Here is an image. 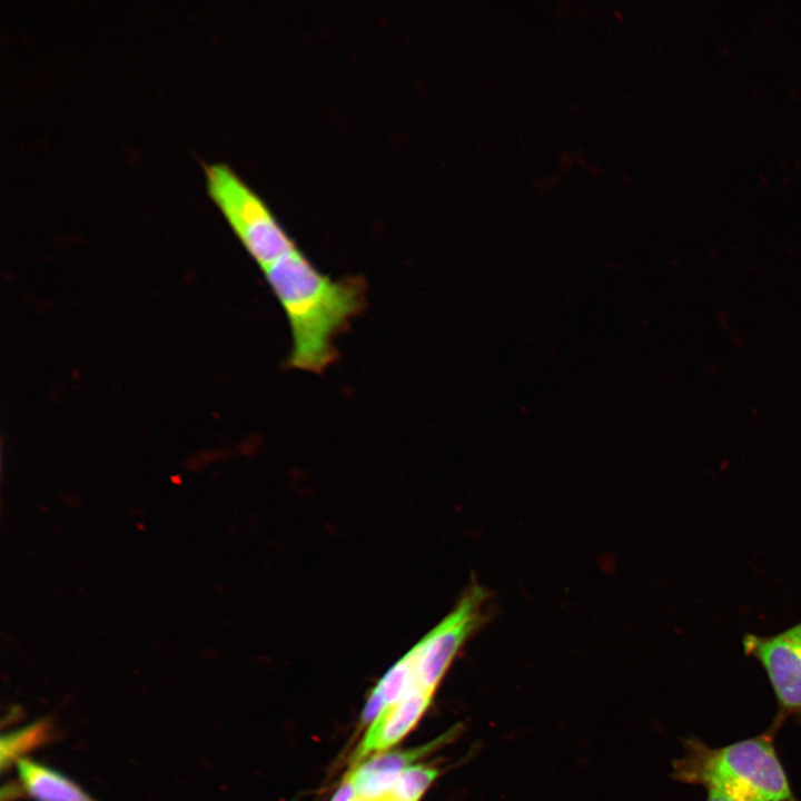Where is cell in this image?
Masks as SVG:
<instances>
[{
	"mask_svg": "<svg viewBox=\"0 0 801 801\" xmlns=\"http://www.w3.org/2000/svg\"><path fill=\"white\" fill-rule=\"evenodd\" d=\"M289 324L287 365L320 374L337 358L335 338L365 307V283L334 279L297 247L261 269Z\"/></svg>",
	"mask_w": 801,
	"mask_h": 801,
	"instance_id": "6da1fadb",
	"label": "cell"
},
{
	"mask_svg": "<svg viewBox=\"0 0 801 801\" xmlns=\"http://www.w3.org/2000/svg\"><path fill=\"white\" fill-rule=\"evenodd\" d=\"M774 726L760 735L712 748L698 738L683 742L671 777L732 801H795L773 740Z\"/></svg>",
	"mask_w": 801,
	"mask_h": 801,
	"instance_id": "7a4b0ae2",
	"label": "cell"
},
{
	"mask_svg": "<svg viewBox=\"0 0 801 801\" xmlns=\"http://www.w3.org/2000/svg\"><path fill=\"white\" fill-rule=\"evenodd\" d=\"M207 192L263 269L296 248L265 201L226 164L204 165Z\"/></svg>",
	"mask_w": 801,
	"mask_h": 801,
	"instance_id": "3957f363",
	"label": "cell"
},
{
	"mask_svg": "<svg viewBox=\"0 0 801 801\" xmlns=\"http://www.w3.org/2000/svg\"><path fill=\"white\" fill-rule=\"evenodd\" d=\"M742 646L761 664L773 690L779 711L773 725L788 718L801 723V621L770 636L745 633Z\"/></svg>",
	"mask_w": 801,
	"mask_h": 801,
	"instance_id": "277c9868",
	"label": "cell"
},
{
	"mask_svg": "<svg viewBox=\"0 0 801 801\" xmlns=\"http://www.w3.org/2000/svg\"><path fill=\"white\" fill-rule=\"evenodd\" d=\"M459 729L454 726L431 742L408 750H394L374 755L347 774L357 797L376 801L390 793L399 775L417 759L452 741Z\"/></svg>",
	"mask_w": 801,
	"mask_h": 801,
	"instance_id": "5b68a950",
	"label": "cell"
},
{
	"mask_svg": "<svg viewBox=\"0 0 801 801\" xmlns=\"http://www.w3.org/2000/svg\"><path fill=\"white\" fill-rule=\"evenodd\" d=\"M432 698L433 693L412 685L398 702L384 708L358 744L352 761L357 763L399 742L423 716Z\"/></svg>",
	"mask_w": 801,
	"mask_h": 801,
	"instance_id": "8992f818",
	"label": "cell"
},
{
	"mask_svg": "<svg viewBox=\"0 0 801 801\" xmlns=\"http://www.w3.org/2000/svg\"><path fill=\"white\" fill-rule=\"evenodd\" d=\"M22 791L33 801H98L66 774L23 758L17 763Z\"/></svg>",
	"mask_w": 801,
	"mask_h": 801,
	"instance_id": "52a82bcc",
	"label": "cell"
},
{
	"mask_svg": "<svg viewBox=\"0 0 801 801\" xmlns=\"http://www.w3.org/2000/svg\"><path fill=\"white\" fill-rule=\"evenodd\" d=\"M51 725L42 719L1 736L0 764L4 770L50 739Z\"/></svg>",
	"mask_w": 801,
	"mask_h": 801,
	"instance_id": "ba28073f",
	"label": "cell"
},
{
	"mask_svg": "<svg viewBox=\"0 0 801 801\" xmlns=\"http://www.w3.org/2000/svg\"><path fill=\"white\" fill-rule=\"evenodd\" d=\"M412 682L413 660L407 652L380 678L374 689L380 694L385 706H388L404 696Z\"/></svg>",
	"mask_w": 801,
	"mask_h": 801,
	"instance_id": "9c48e42d",
	"label": "cell"
},
{
	"mask_svg": "<svg viewBox=\"0 0 801 801\" xmlns=\"http://www.w3.org/2000/svg\"><path fill=\"white\" fill-rule=\"evenodd\" d=\"M438 775L439 771L435 767H409L399 775L389 795L397 801H419Z\"/></svg>",
	"mask_w": 801,
	"mask_h": 801,
	"instance_id": "30bf717a",
	"label": "cell"
},
{
	"mask_svg": "<svg viewBox=\"0 0 801 801\" xmlns=\"http://www.w3.org/2000/svg\"><path fill=\"white\" fill-rule=\"evenodd\" d=\"M384 708L385 704L380 694L375 689H373L362 713V724L366 725L368 723H373L382 713Z\"/></svg>",
	"mask_w": 801,
	"mask_h": 801,
	"instance_id": "8fae6325",
	"label": "cell"
},
{
	"mask_svg": "<svg viewBox=\"0 0 801 801\" xmlns=\"http://www.w3.org/2000/svg\"><path fill=\"white\" fill-rule=\"evenodd\" d=\"M355 795V788L349 778L346 775L344 781L340 783V785L332 797L330 801H354Z\"/></svg>",
	"mask_w": 801,
	"mask_h": 801,
	"instance_id": "7c38bea8",
	"label": "cell"
},
{
	"mask_svg": "<svg viewBox=\"0 0 801 801\" xmlns=\"http://www.w3.org/2000/svg\"><path fill=\"white\" fill-rule=\"evenodd\" d=\"M706 801H732V800H730L725 797H722L720 794H716V793H708Z\"/></svg>",
	"mask_w": 801,
	"mask_h": 801,
	"instance_id": "4fadbf2b",
	"label": "cell"
},
{
	"mask_svg": "<svg viewBox=\"0 0 801 801\" xmlns=\"http://www.w3.org/2000/svg\"><path fill=\"white\" fill-rule=\"evenodd\" d=\"M376 801H397V800H395L393 797H390L389 794H387V795H385V797H383V798H380V799H378V800H376Z\"/></svg>",
	"mask_w": 801,
	"mask_h": 801,
	"instance_id": "5bb4252c",
	"label": "cell"
},
{
	"mask_svg": "<svg viewBox=\"0 0 801 801\" xmlns=\"http://www.w3.org/2000/svg\"><path fill=\"white\" fill-rule=\"evenodd\" d=\"M354 801H368V800H366V799H364V798H362V797H356V798L354 799Z\"/></svg>",
	"mask_w": 801,
	"mask_h": 801,
	"instance_id": "9a60e30c",
	"label": "cell"
}]
</instances>
